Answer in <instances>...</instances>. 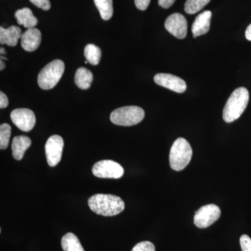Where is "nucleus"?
I'll list each match as a JSON object with an SVG mask.
<instances>
[{
    "label": "nucleus",
    "mask_w": 251,
    "mask_h": 251,
    "mask_svg": "<svg viewBox=\"0 0 251 251\" xmlns=\"http://www.w3.org/2000/svg\"><path fill=\"white\" fill-rule=\"evenodd\" d=\"M91 210L99 215L113 216L125 209V204L121 198L110 194H96L88 200Z\"/></svg>",
    "instance_id": "1"
},
{
    "label": "nucleus",
    "mask_w": 251,
    "mask_h": 251,
    "mask_svg": "<svg viewBox=\"0 0 251 251\" xmlns=\"http://www.w3.org/2000/svg\"><path fill=\"white\" fill-rule=\"evenodd\" d=\"M249 101V92L245 87H239L232 92L226 102L223 118L227 123L235 121L242 115Z\"/></svg>",
    "instance_id": "2"
},
{
    "label": "nucleus",
    "mask_w": 251,
    "mask_h": 251,
    "mask_svg": "<svg viewBox=\"0 0 251 251\" xmlns=\"http://www.w3.org/2000/svg\"><path fill=\"white\" fill-rule=\"evenodd\" d=\"M193 151L189 143L183 138H177L170 151V165L176 171L184 170L189 164L192 158Z\"/></svg>",
    "instance_id": "3"
},
{
    "label": "nucleus",
    "mask_w": 251,
    "mask_h": 251,
    "mask_svg": "<svg viewBox=\"0 0 251 251\" xmlns=\"http://www.w3.org/2000/svg\"><path fill=\"white\" fill-rule=\"evenodd\" d=\"M65 69L64 63L60 59H55L48 64L38 75V84L42 90L53 88L60 80Z\"/></svg>",
    "instance_id": "4"
},
{
    "label": "nucleus",
    "mask_w": 251,
    "mask_h": 251,
    "mask_svg": "<svg viewBox=\"0 0 251 251\" xmlns=\"http://www.w3.org/2000/svg\"><path fill=\"white\" fill-rule=\"evenodd\" d=\"M145 111L138 106H125L117 108L110 114V121L114 125L130 126L143 121Z\"/></svg>",
    "instance_id": "5"
},
{
    "label": "nucleus",
    "mask_w": 251,
    "mask_h": 251,
    "mask_svg": "<svg viewBox=\"0 0 251 251\" xmlns=\"http://www.w3.org/2000/svg\"><path fill=\"white\" fill-rule=\"evenodd\" d=\"M121 165L111 160H103L97 162L92 167L94 176L104 179H119L124 175Z\"/></svg>",
    "instance_id": "6"
},
{
    "label": "nucleus",
    "mask_w": 251,
    "mask_h": 251,
    "mask_svg": "<svg viewBox=\"0 0 251 251\" xmlns=\"http://www.w3.org/2000/svg\"><path fill=\"white\" fill-rule=\"evenodd\" d=\"M221 215L220 208L216 204L204 205L196 212L194 224L199 228H206L219 220Z\"/></svg>",
    "instance_id": "7"
},
{
    "label": "nucleus",
    "mask_w": 251,
    "mask_h": 251,
    "mask_svg": "<svg viewBox=\"0 0 251 251\" xmlns=\"http://www.w3.org/2000/svg\"><path fill=\"white\" fill-rule=\"evenodd\" d=\"M64 146V140L60 135H52L47 140L45 147L46 154L50 166H56L61 161Z\"/></svg>",
    "instance_id": "8"
},
{
    "label": "nucleus",
    "mask_w": 251,
    "mask_h": 251,
    "mask_svg": "<svg viewBox=\"0 0 251 251\" xmlns=\"http://www.w3.org/2000/svg\"><path fill=\"white\" fill-rule=\"evenodd\" d=\"M13 123L23 131L32 130L36 124V117L34 112L27 108H18L11 113Z\"/></svg>",
    "instance_id": "9"
},
{
    "label": "nucleus",
    "mask_w": 251,
    "mask_h": 251,
    "mask_svg": "<svg viewBox=\"0 0 251 251\" xmlns=\"http://www.w3.org/2000/svg\"><path fill=\"white\" fill-rule=\"evenodd\" d=\"M167 30L179 39H184L187 34L188 24L186 18L179 13L168 16L165 22Z\"/></svg>",
    "instance_id": "10"
},
{
    "label": "nucleus",
    "mask_w": 251,
    "mask_h": 251,
    "mask_svg": "<svg viewBox=\"0 0 251 251\" xmlns=\"http://www.w3.org/2000/svg\"><path fill=\"white\" fill-rule=\"evenodd\" d=\"M157 85L176 92L184 93L186 90V82L181 77L169 74H158L153 77Z\"/></svg>",
    "instance_id": "11"
},
{
    "label": "nucleus",
    "mask_w": 251,
    "mask_h": 251,
    "mask_svg": "<svg viewBox=\"0 0 251 251\" xmlns=\"http://www.w3.org/2000/svg\"><path fill=\"white\" fill-rule=\"evenodd\" d=\"M41 42V33L35 27L29 28L23 33L21 46L25 50L33 52L38 49Z\"/></svg>",
    "instance_id": "12"
},
{
    "label": "nucleus",
    "mask_w": 251,
    "mask_h": 251,
    "mask_svg": "<svg viewBox=\"0 0 251 251\" xmlns=\"http://www.w3.org/2000/svg\"><path fill=\"white\" fill-rule=\"evenodd\" d=\"M211 12L204 11L198 15L192 25L193 38L205 34L210 29Z\"/></svg>",
    "instance_id": "13"
},
{
    "label": "nucleus",
    "mask_w": 251,
    "mask_h": 251,
    "mask_svg": "<svg viewBox=\"0 0 251 251\" xmlns=\"http://www.w3.org/2000/svg\"><path fill=\"white\" fill-rule=\"evenodd\" d=\"M23 35L22 31L17 26H11L7 29L0 27V44L1 45L16 46Z\"/></svg>",
    "instance_id": "14"
},
{
    "label": "nucleus",
    "mask_w": 251,
    "mask_h": 251,
    "mask_svg": "<svg viewBox=\"0 0 251 251\" xmlns=\"http://www.w3.org/2000/svg\"><path fill=\"white\" fill-rule=\"evenodd\" d=\"M30 138L25 135L15 137L12 142V155L14 159L20 161L24 156L26 150L31 146Z\"/></svg>",
    "instance_id": "15"
},
{
    "label": "nucleus",
    "mask_w": 251,
    "mask_h": 251,
    "mask_svg": "<svg viewBox=\"0 0 251 251\" xmlns=\"http://www.w3.org/2000/svg\"><path fill=\"white\" fill-rule=\"evenodd\" d=\"M15 18L17 20L18 24L27 29L35 27L38 24L37 18L33 15L32 11L29 8H23L16 11Z\"/></svg>",
    "instance_id": "16"
},
{
    "label": "nucleus",
    "mask_w": 251,
    "mask_h": 251,
    "mask_svg": "<svg viewBox=\"0 0 251 251\" xmlns=\"http://www.w3.org/2000/svg\"><path fill=\"white\" fill-rule=\"evenodd\" d=\"M93 81V74L86 68L80 67L77 69L75 75V85L81 90L90 88Z\"/></svg>",
    "instance_id": "17"
},
{
    "label": "nucleus",
    "mask_w": 251,
    "mask_h": 251,
    "mask_svg": "<svg viewBox=\"0 0 251 251\" xmlns=\"http://www.w3.org/2000/svg\"><path fill=\"white\" fill-rule=\"evenodd\" d=\"M61 244L64 251H85L78 238L72 232L63 236Z\"/></svg>",
    "instance_id": "18"
},
{
    "label": "nucleus",
    "mask_w": 251,
    "mask_h": 251,
    "mask_svg": "<svg viewBox=\"0 0 251 251\" xmlns=\"http://www.w3.org/2000/svg\"><path fill=\"white\" fill-rule=\"evenodd\" d=\"M94 1L102 19L104 21L110 20L113 15L112 0H94Z\"/></svg>",
    "instance_id": "19"
},
{
    "label": "nucleus",
    "mask_w": 251,
    "mask_h": 251,
    "mask_svg": "<svg viewBox=\"0 0 251 251\" xmlns=\"http://www.w3.org/2000/svg\"><path fill=\"white\" fill-rule=\"evenodd\" d=\"M85 57L92 65H98L101 57V50L94 44H87L85 48Z\"/></svg>",
    "instance_id": "20"
},
{
    "label": "nucleus",
    "mask_w": 251,
    "mask_h": 251,
    "mask_svg": "<svg viewBox=\"0 0 251 251\" xmlns=\"http://www.w3.org/2000/svg\"><path fill=\"white\" fill-rule=\"evenodd\" d=\"M211 0H186L184 10L186 14L192 15L199 12L210 2Z\"/></svg>",
    "instance_id": "21"
},
{
    "label": "nucleus",
    "mask_w": 251,
    "mask_h": 251,
    "mask_svg": "<svg viewBox=\"0 0 251 251\" xmlns=\"http://www.w3.org/2000/svg\"><path fill=\"white\" fill-rule=\"evenodd\" d=\"M11 133V126L8 124H2L0 126V149L1 150L8 148Z\"/></svg>",
    "instance_id": "22"
},
{
    "label": "nucleus",
    "mask_w": 251,
    "mask_h": 251,
    "mask_svg": "<svg viewBox=\"0 0 251 251\" xmlns=\"http://www.w3.org/2000/svg\"><path fill=\"white\" fill-rule=\"evenodd\" d=\"M131 251H155V247L152 243L145 241L137 244Z\"/></svg>",
    "instance_id": "23"
},
{
    "label": "nucleus",
    "mask_w": 251,
    "mask_h": 251,
    "mask_svg": "<svg viewBox=\"0 0 251 251\" xmlns=\"http://www.w3.org/2000/svg\"><path fill=\"white\" fill-rule=\"evenodd\" d=\"M239 241L242 251H251V239L249 236L243 234Z\"/></svg>",
    "instance_id": "24"
},
{
    "label": "nucleus",
    "mask_w": 251,
    "mask_h": 251,
    "mask_svg": "<svg viewBox=\"0 0 251 251\" xmlns=\"http://www.w3.org/2000/svg\"><path fill=\"white\" fill-rule=\"evenodd\" d=\"M33 4L35 5L38 8L49 11L50 9V0H29Z\"/></svg>",
    "instance_id": "25"
},
{
    "label": "nucleus",
    "mask_w": 251,
    "mask_h": 251,
    "mask_svg": "<svg viewBox=\"0 0 251 251\" xmlns=\"http://www.w3.org/2000/svg\"><path fill=\"white\" fill-rule=\"evenodd\" d=\"M151 0H135V6L141 11L148 9Z\"/></svg>",
    "instance_id": "26"
},
{
    "label": "nucleus",
    "mask_w": 251,
    "mask_h": 251,
    "mask_svg": "<svg viewBox=\"0 0 251 251\" xmlns=\"http://www.w3.org/2000/svg\"><path fill=\"white\" fill-rule=\"evenodd\" d=\"M9 105V99L6 94L2 92H0V108L1 109L6 108Z\"/></svg>",
    "instance_id": "27"
},
{
    "label": "nucleus",
    "mask_w": 251,
    "mask_h": 251,
    "mask_svg": "<svg viewBox=\"0 0 251 251\" xmlns=\"http://www.w3.org/2000/svg\"><path fill=\"white\" fill-rule=\"evenodd\" d=\"M176 0H158V5L163 9H168L174 4Z\"/></svg>",
    "instance_id": "28"
},
{
    "label": "nucleus",
    "mask_w": 251,
    "mask_h": 251,
    "mask_svg": "<svg viewBox=\"0 0 251 251\" xmlns=\"http://www.w3.org/2000/svg\"><path fill=\"white\" fill-rule=\"evenodd\" d=\"M246 38L247 40L251 41V24L249 25L245 32Z\"/></svg>",
    "instance_id": "29"
},
{
    "label": "nucleus",
    "mask_w": 251,
    "mask_h": 251,
    "mask_svg": "<svg viewBox=\"0 0 251 251\" xmlns=\"http://www.w3.org/2000/svg\"><path fill=\"white\" fill-rule=\"evenodd\" d=\"M0 66H1V67H0V70L2 71L3 69H4L5 64L4 62H3V60H1V61H0Z\"/></svg>",
    "instance_id": "30"
},
{
    "label": "nucleus",
    "mask_w": 251,
    "mask_h": 251,
    "mask_svg": "<svg viewBox=\"0 0 251 251\" xmlns=\"http://www.w3.org/2000/svg\"><path fill=\"white\" fill-rule=\"evenodd\" d=\"M0 52H1V55H2V54H6V52H5V49L4 48H1V49H0Z\"/></svg>",
    "instance_id": "31"
},
{
    "label": "nucleus",
    "mask_w": 251,
    "mask_h": 251,
    "mask_svg": "<svg viewBox=\"0 0 251 251\" xmlns=\"http://www.w3.org/2000/svg\"><path fill=\"white\" fill-rule=\"evenodd\" d=\"M1 60H7V58L6 57H4V56L1 55Z\"/></svg>",
    "instance_id": "32"
}]
</instances>
